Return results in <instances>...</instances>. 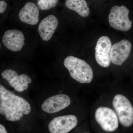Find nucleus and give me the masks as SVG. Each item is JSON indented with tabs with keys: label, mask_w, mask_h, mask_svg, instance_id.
Here are the masks:
<instances>
[{
	"label": "nucleus",
	"mask_w": 133,
	"mask_h": 133,
	"mask_svg": "<svg viewBox=\"0 0 133 133\" xmlns=\"http://www.w3.org/2000/svg\"><path fill=\"white\" fill-rule=\"evenodd\" d=\"M31 111V105L26 99L0 84V114L7 120L18 121Z\"/></svg>",
	"instance_id": "1"
},
{
	"label": "nucleus",
	"mask_w": 133,
	"mask_h": 133,
	"mask_svg": "<svg viewBox=\"0 0 133 133\" xmlns=\"http://www.w3.org/2000/svg\"><path fill=\"white\" fill-rule=\"evenodd\" d=\"M64 65L69 71L71 77L81 83H90L92 81L94 73L91 66L83 59L73 56L65 58Z\"/></svg>",
	"instance_id": "2"
},
{
	"label": "nucleus",
	"mask_w": 133,
	"mask_h": 133,
	"mask_svg": "<svg viewBox=\"0 0 133 133\" xmlns=\"http://www.w3.org/2000/svg\"><path fill=\"white\" fill-rule=\"evenodd\" d=\"M112 105L121 124L125 127L133 124V105L130 100L122 94L115 95Z\"/></svg>",
	"instance_id": "3"
},
{
	"label": "nucleus",
	"mask_w": 133,
	"mask_h": 133,
	"mask_svg": "<svg viewBox=\"0 0 133 133\" xmlns=\"http://www.w3.org/2000/svg\"><path fill=\"white\" fill-rule=\"evenodd\" d=\"M129 10L124 6H114L108 17L110 26L117 30L127 31L132 27V22L129 18Z\"/></svg>",
	"instance_id": "4"
},
{
	"label": "nucleus",
	"mask_w": 133,
	"mask_h": 133,
	"mask_svg": "<svg viewBox=\"0 0 133 133\" xmlns=\"http://www.w3.org/2000/svg\"><path fill=\"white\" fill-rule=\"evenodd\" d=\"M95 120L104 131H115L118 127V118L112 109L107 107H99L95 112Z\"/></svg>",
	"instance_id": "5"
},
{
	"label": "nucleus",
	"mask_w": 133,
	"mask_h": 133,
	"mask_svg": "<svg viewBox=\"0 0 133 133\" xmlns=\"http://www.w3.org/2000/svg\"><path fill=\"white\" fill-rule=\"evenodd\" d=\"M78 122L77 118L72 115L57 116L50 122L48 129L50 133H68L76 127Z\"/></svg>",
	"instance_id": "6"
},
{
	"label": "nucleus",
	"mask_w": 133,
	"mask_h": 133,
	"mask_svg": "<svg viewBox=\"0 0 133 133\" xmlns=\"http://www.w3.org/2000/svg\"><path fill=\"white\" fill-rule=\"evenodd\" d=\"M112 43L109 37L102 36L99 38L95 47V57L100 66L107 68L110 65Z\"/></svg>",
	"instance_id": "7"
},
{
	"label": "nucleus",
	"mask_w": 133,
	"mask_h": 133,
	"mask_svg": "<svg viewBox=\"0 0 133 133\" xmlns=\"http://www.w3.org/2000/svg\"><path fill=\"white\" fill-rule=\"evenodd\" d=\"M2 77L6 80L10 85L19 92L26 90L29 87V84L32 82L31 78L27 74L18 75L16 71L12 69H7L1 74Z\"/></svg>",
	"instance_id": "8"
},
{
	"label": "nucleus",
	"mask_w": 133,
	"mask_h": 133,
	"mask_svg": "<svg viewBox=\"0 0 133 133\" xmlns=\"http://www.w3.org/2000/svg\"><path fill=\"white\" fill-rule=\"evenodd\" d=\"M71 99L65 94L53 95L48 98L41 106L42 110L49 114H54L66 108L70 104Z\"/></svg>",
	"instance_id": "9"
},
{
	"label": "nucleus",
	"mask_w": 133,
	"mask_h": 133,
	"mask_svg": "<svg viewBox=\"0 0 133 133\" xmlns=\"http://www.w3.org/2000/svg\"><path fill=\"white\" fill-rule=\"evenodd\" d=\"M132 45L127 40H123L112 46L111 61L117 65H121L128 58L131 53Z\"/></svg>",
	"instance_id": "10"
},
{
	"label": "nucleus",
	"mask_w": 133,
	"mask_h": 133,
	"mask_svg": "<svg viewBox=\"0 0 133 133\" xmlns=\"http://www.w3.org/2000/svg\"><path fill=\"white\" fill-rule=\"evenodd\" d=\"M24 35L20 30H9L4 33L2 37V43L9 50L16 52L22 49L25 44Z\"/></svg>",
	"instance_id": "11"
},
{
	"label": "nucleus",
	"mask_w": 133,
	"mask_h": 133,
	"mask_svg": "<svg viewBox=\"0 0 133 133\" xmlns=\"http://www.w3.org/2000/svg\"><path fill=\"white\" fill-rule=\"evenodd\" d=\"M58 26V21L53 15H50L43 19L38 27V31L41 38L45 41L51 38Z\"/></svg>",
	"instance_id": "12"
},
{
	"label": "nucleus",
	"mask_w": 133,
	"mask_h": 133,
	"mask_svg": "<svg viewBox=\"0 0 133 133\" xmlns=\"http://www.w3.org/2000/svg\"><path fill=\"white\" fill-rule=\"evenodd\" d=\"M39 10L36 5L33 2L27 3L19 12L20 21L24 23L34 25L39 21Z\"/></svg>",
	"instance_id": "13"
},
{
	"label": "nucleus",
	"mask_w": 133,
	"mask_h": 133,
	"mask_svg": "<svg viewBox=\"0 0 133 133\" xmlns=\"http://www.w3.org/2000/svg\"><path fill=\"white\" fill-rule=\"evenodd\" d=\"M65 5L66 8L83 17H86L90 14V9L85 0H66Z\"/></svg>",
	"instance_id": "14"
},
{
	"label": "nucleus",
	"mask_w": 133,
	"mask_h": 133,
	"mask_svg": "<svg viewBox=\"0 0 133 133\" xmlns=\"http://www.w3.org/2000/svg\"><path fill=\"white\" fill-rule=\"evenodd\" d=\"M58 0H38L37 5L42 10H47L55 7L57 5Z\"/></svg>",
	"instance_id": "15"
},
{
	"label": "nucleus",
	"mask_w": 133,
	"mask_h": 133,
	"mask_svg": "<svg viewBox=\"0 0 133 133\" xmlns=\"http://www.w3.org/2000/svg\"><path fill=\"white\" fill-rule=\"evenodd\" d=\"M7 6V4L4 1L0 2V13L2 14L5 12Z\"/></svg>",
	"instance_id": "16"
},
{
	"label": "nucleus",
	"mask_w": 133,
	"mask_h": 133,
	"mask_svg": "<svg viewBox=\"0 0 133 133\" xmlns=\"http://www.w3.org/2000/svg\"><path fill=\"white\" fill-rule=\"evenodd\" d=\"M0 133H8L5 127L1 124H0Z\"/></svg>",
	"instance_id": "17"
},
{
	"label": "nucleus",
	"mask_w": 133,
	"mask_h": 133,
	"mask_svg": "<svg viewBox=\"0 0 133 133\" xmlns=\"http://www.w3.org/2000/svg\"></svg>",
	"instance_id": "18"
}]
</instances>
